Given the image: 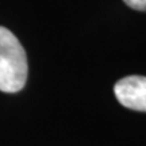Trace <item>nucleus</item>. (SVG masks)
<instances>
[{
	"instance_id": "nucleus-3",
	"label": "nucleus",
	"mask_w": 146,
	"mask_h": 146,
	"mask_svg": "<svg viewBox=\"0 0 146 146\" xmlns=\"http://www.w3.org/2000/svg\"><path fill=\"white\" fill-rule=\"evenodd\" d=\"M126 5L135 11H146V0H123Z\"/></svg>"
},
{
	"instance_id": "nucleus-2",
	"label": "nucleus",
	"mask_w": 146,
	"mask_h": 146,
	"mask_svg": "<svg viewBox=\"0 0 146 146\" xmlns=\"http://www.w3.org/2000/svg\"><path fill=\"white\" fill-rule=\"evenodd\" d=\"M115 98L126 108L146 112V77L127 76L114 85Z\"/></svg>"
},
{
	"instance_id": "nucleus-1",
	"label": "nucleus",
	"mask_w": 146,
	"mask_h": 146,
	"mask_svg": "<svg viewBox=\"0 0 146 146\" xmlns=\"http://www.w3.org/2000/svg\"><path fill=\"white\" fill-rule=\"evenodd\" d=\"M29 65L26 52L8 29L0 26V91L19 92L26 85Z\"/></svg>"
}]
</instances>
